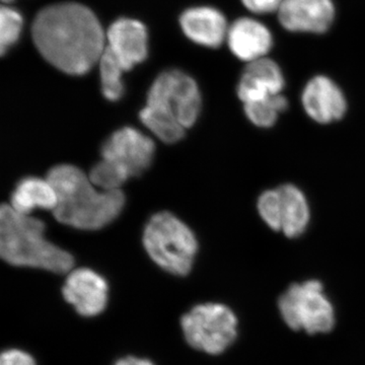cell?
Returning <instances> with one entry per match:
<instances>
[{"label":"cell","instance_id":"obj_1","mask_svg":"<svg viewBox=\"0 0 365 365\" xmlns=\"http://www.w3.org/2000/svg\"><path fill=\"white\" fill-rule=\"evenodd\" d=\"M32 33L42 56L71 76H83L98 63L107 42L93 11L72 2L41 11L34 21Z\"/></svg>","mask_w":365,"mask_h":365},{"label":"cell","instance_id":"obj_15","mask_svg":"<svg viewBox=\"0 0 365 365\" xmlns=\"http://www.w3.org/2000/svg\"><path fill=\"white\" fill-rule=\"evenodd\" d=\"M180 21L185 35L197 44L217 48L227 40L230 26L225 16L212 7L188 9Z\"/></svg>","mask_w":365,"mask_h":365},{"label":"cell","instance_id":"obj_22","mask_svg":"<svg viewBox=\"0 0 365 365\" xmlns=\"http://www.w3.org/2000/svg\"><path fill=\"white\" fill-rule=\"evenodd\" d=\"M257 211L263 222L274 232H280L279 193L276 188L262 192L257 200Z\"/></svg>","mask_w":365,"mask_h":365},{"label":"cell","instance_id":"obj_12","mask_svg":"<svg viewBox=\"0 0 365 365\" xmlns=\"http://www.w3.org/2000/svg\"><path fill=\"white\" fill-rule=\"evenodd\" d=\"M285 78L279 66L268 57L248 63L237 86V97L244 104L281 95Z\"/></svg>","mask_w":365,"mask_h":365},{"label":"cell","instance_id":"obj_26","mask_svg":"<svg viewBox=\"0 0 365 365\" xmlns=\"http://www.w3.org/2000/svg\"><path fill=\"white\" fill-rule=\"evenodd\" d=\"M2 1H4V2H9V1H11V0H2Z\"/></svg>","mask_w":365,"mask_h":365},{"label":"cell","instance_id":"obj_2","mask_svg":"<svg viewBox=\"0 0 365 365\" xmlns=\"http://www.w3.org/2000/svg\"><path fill=\"white\" fill-rule=\"evenodd\" d=\"M57 194L52 211L59 222L83 230H97L116 220L125 205L121 190L103 191L90 177L71 165L52 168L47 175Z\"/></svg>","mask_w":365,"mask_h":365},{"label":"cell","instance_id":"obj_21","mask_svg":"<svg viewBox=\"0 0 365 365\" xmlns=\"http://www.w3.org/2000/svg\"><path fill=\"white\" fill-rule=\"evenodd\" d=\"M23 29V18L11 7L4 6L0 11V51L4 54L16 44Z\"/></svg>","mask_w":365,"mask_h":365},{"label":"cell","instance_id":"obj_17","mask_svg":"<svg viewBox=\"0 0 365 365\" xmlns=\"http://www.w3.org/2000/svg\"><path fill=\"white\" fill-rule=\"evenodd\" d=\"M9 205L24 215H31L37 209L53 211L57 205L56 191L47 178H24L11 194Z\"/></svg>","mask_w":365,"mask_h":365},{"label":"cell","instance_id":"obj_7","mask_svg":"<svg viewBox=\"0 0 365 365\" xmlns=\"http://www.w3.org/2000/svg\"><path fill=\"white\" fill-rule=\"evenodd\" d=\"M181 327L191 347L210 355L222 354L237 339V316L222 304L194 307L182 316Z\"/></svg>","mask_w":365,"mask_h":365},{"label":"cell","instance_id":"obj_13","mask_svg":"<svg viewBox=\"0 0 365 365\" xmlns=\"http://www.w3.org/2000/svg\"><path fill=\"white\" fill-rule=\"evenodd\" d=\"M106 40V47L126 71L141 63L148 56V33L140 21L120 19L110 26Z\"/></svg>","mask_w":365,"mask_h":365},{"label":"cell","instance_id":"obj_25","mask_svg":"<svg viewBox=\"0 0 365 365\" xmlns=\"http://www.w3.org/2000/svg\"><path fill=\"white\" fill-rule=\"evenodd\" d=\"M114 365H155L150 360L138 359V357L127 356L118 360Z\"/></svg>","mask_w":365,"mask_h":365},{"label":"cell","instance_id":"obj_5","mask_svg":"<svg viewBox=\"0 0 365 365\" xmlns=\"http://www.w3.org/2000/svg\"><path fill=\"white\" fill-rule=\"evenodd\" d=\"M143 246L151 260L177 276L188 275L198 252V242L191 228L165 211L153 215L146 225Z\"/></svg>","mask_w":365,"mask_h":365},{"label":"cell","instance_id":"obj_3","mask_svg":"<svg viewBox=\"0 0 365 365\" xmlns=\"http://www.w3.org/2000/svg\"><path fill=\"white\" fill-rule=\"evenodd\" d=\"M201 93L196 81L180 71L163 72L148 93L141 122L165 143L181 140L201 112Z\"/></svg>","mask_w":365,"mask_h":365},{"label":"cell","instance_id":"obj_23","mask_svg":"<svg viewBox=\"0 0 365 365\" xmlns=\"http://www.w3.org/2000/svg\"><path fill=\"white\" fill-rule=\"evenodd\" d=\"M0 365H37L29 353L20 349H9L2 352Z\"/></svg>","mask_w":365,"mask_h":365},{"label":"cell","instance_id":"obj_11","mask_svg":"<svg viewBox=\"0 0 365 365\" xmlns=\"http://www.w3.org/2000/svg\"><path fill=\"white\" fill-rule=\"evenodd\" d=\"M334 16L332 0H283L278 11L281 26L290 32L325 33Z\"/></svg>","mask_w":365,"mask_h":365},{"label":"cell","instance_id":"obj_9","mask_svg":"<svg viewBox=\"0 0 365 365\" xmlns=\"http://www.w3.org/2000/svg\"><path fill=\"white\" fill-rule=\"evenodd\" d=\"M302 109L307 116L321 125L340 121L348 110V103L339 86L325 76L309 79L302 90Z\"/></svg>","mask_w":365,"mask_h":365},{"label":"cell","instance_id":"obj_16","mask_svg":"<svg viewBox=\"0 0 365 365\" xmlns=\"http://www.w3.org/2000/svg\"><path fill=\"white\" fill-rule=\"evenodd\" d=\"M279 193L280 232L297 239L307 232L311 222V207L306 194L294 184L277 187Z\"/></svg>","mask_w":365,"mask_h":365},{"label":"cell","instance_id":"obj_14","mask_svg":"<svg viewBox=\"0 0 365 365\" xmlns=\"http://www.w3.org/2000/svg\"><path fill=\"white\" fill-rule=\"evenodd\" d=\"M227 41L232 54L247 63L267 57L273 44L267 26L250 18L232 23L228 28Z\"/></svg>","mask_w":365,"mask_h":365},{"label":"cell","instance_id":"obj_10","mask_svg":"<svg viewBox=\"0 0 365 365\" xmlns=\"http://www.w3.org/2000/svg\"><path fill=\"white\" fill-rule=\"evenodd\" d=\"M108 294L107 281L90 268L72 269L62 288L64 299L83 317L103 313L107 307Z\"/></svg>","mask_w":365,"mask_h":365},{"label":"cell","instance_id":"obj_24","mask_svg":"<svg viewBox=\"0 0 365 365\" xmlns=\"http://www.w3.org/2000/svg\"><path fill=\"white\" fill-rule=\"evenodd\" d=\"M247 9L254 14H271L279 11L283 0H242Z\"/></svg>","mask_w":365,"mask_h":365},{"label":"cell","instance_id":"obj_18","mask_svg":"<svg viewBox=\"0 0 365 365\" xmlns=\"http://www.w3.org/2000/svg\"><path fill=\"white\" fill-rule=\"evenodd\" d=\"M247 119L257 128L269 129L287 112L289 103L283 93L242 105Z\"/></svg>","mask_w":365,"mask_h":365},{"label":"cell","instance_id":"obj_19","mask_svg":"<svg viewBox=\"0 0 365 365\" xmlns=\"http://www.w3.org/2000/svg\"><path fill=\"white\" fill-rule=\"evenodd\" d=\"M101 83L104 97L111 102L120 100L124 93V85L122 76L126 69L120 63L119 60L112 54L107 47L105 48L100 61Z\"/></svg>","mask_w":365,"mask_h":365},{"label":"cell","instance_id":"obj_20","mask_svg":"<svg viewBox=\"0 0 365 365\" xmlns=\"http://www.w3.org/2000/svg\"><path fill=\"white\" fill-rule=\"evenodd\" d=\"M88 177L91 182L103 191L121 190L125 182L130 179L128 173L123 168L104 158L91 168Z\"/></svg>","mask_w":365,"mask_h":365},{"label":"cell","instance_id":"obj_4","mask_svg":"<svg viewBox=\"0 0 365 365\" xmlns=\"http://www.w3.org/2000/svg\"><path fill=\"white\" fill-rule=\"evenodd\" d=\"M45 223L31 215L16 212L9 204L0 210V255L18 267L43 269L53 273H69L73 257L48 241Z\"/></svg>","mask_w":365,"mask_h":365},{"label":"cell","instance_id":"obj_8","mask_svg":"<svg viewBox=\"0 0 365 365\" xmlns=\"http://www.w3.org/2000/svg\"><path fill=\"white\" fill-rule=\"evenodd\" d=\"M153 139L132 127L115 131L103 144L102 158L123 168L129 176L138 177L150 168L155 157Z\"/></svg>","mask_w":365,"mask_h":365},{"label":"cell","instance_id":"obj_6","mask_svg":"<svg viewBox=\"0 0 365 365\" xmlns=\"http://www.w3.org/2000/svg\"><path fill=\"white\" fill-rule=\"evenodd\" d=\"M278 309L292 330L307 334H325L335 325L333 304L324 292L321 281L294 283L281 294Z\"/></svg>","mask_w":365,"mask_h":365}]
</instances>
